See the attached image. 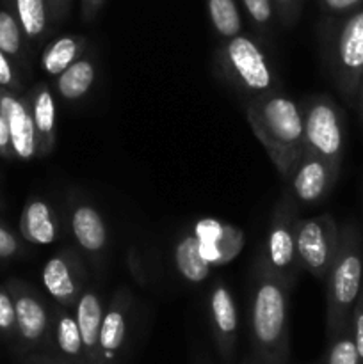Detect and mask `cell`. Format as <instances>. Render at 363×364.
I'll list each match as a JSON object with an SVG mask.
<instances>
[{"mask_svg": "<svg viewBox=\"0 0 363 364\" xmlns=\"http://www.w3.org/2000/svg\"><path fill=\"white\" fill-rule=\"evenodd\" d=\"M292 290L294 288L270 269L260 251L253 267L248 308L251 354L260 364H288V301Z\"/></svg>", "mask_w": 363, "mask_h": 364, "instance_id": "6da1fadb", "label": "cell"}, {"mask_svg": "<svg viewBox=\"0 0 363 364\" xmlns=\"http://www.w3.org/2000/svg\"><path fill=\"white\" fill-rule=\"evenodd\" d=\"M246 117L253 134L265 149L283 181L305 153L301 107L281 91L249 100Z\"/></svg>", "mask_w": 363, "mask_h": 364, "instance_id": "7a4b0ae2", "label": "cell"}, {"mask_svg": "<svg viewBox=\"0 0 363 364\" xmlns=\"http://www.w3.org/2000/svg\"><path fill=\"white\" fill-rule=\"evenodd\" d=\"M326 338L351 323L363 287L362 233L354 223L340 226L338 249L326 281Z\"/></svg>", "mask_w": 363, "mask_h": 364, "instance_id": "3957f363", "label": "cell"}, {"mask_svg": "<svg viewBox=\"0 0 363 364\" xmlns=\"http://www.w3.org/2000/svg\"><path fill=\"white\" fill-rule=\"evenodd\" d=\"M216 71L238 95L249 100L281 91L280 78L258 39L237 34L223 39L214 53Z\"/></svg>", "mask_w": 363, "mask_h": 364, "instance_id": "277c9868", "label": "cell"}, {"mask_svg": "<svg viewBox=\"0 0 363 364\" xmlns=\"http://www.w3.org/2000/svg\"><path fill=\"white\" fill-rule=\"evenodd\" d=\"M305 151L340 169L345 149L344 112L331 96H306L301 103Z\"/></svg>", "mask_w": 363, "mask_h": 364, "instance_id": "5b68a950", "label": "cell"}, {"mask_svg": "<svg viewBox=\"0 0 363 364\" xmlns=\"http://www.w3.org/2000/svg\"><path fill=\"white\" fill-rule=\"evenodd\" d=\"M326 63L338 92L356 107L363 75V7L349 13L331 36Z\"/></svg>", "mask_w": 363, "mask_h": 364, "instance_id": "8992f818", "label": "cell"}, {"mask_svg": "<svg viewBox=\"0 0 363 364\" xmlns=\"http://www.w3.org/2000/svg\"><path fill=\"white\" fill-rule=\"evenodd\" d=\"M299 219H301L299 205L288 194V191H283L270 215L265 245L260 249L270 269L283 277L292 288L298 283L301 272L298 249H295V231H298Z\"/></svg>", "mask_w": 363, "mask_h": 364, "instance_id": "52a82bcc", "label": "cell"}, {"mask_svg": "<svg viewBox=\"0 0 363 364\" xmlns=\"http://www.w3.org/2000/svg\"><path fill=\"white\" fill-rule=\"evenodd\" d=\"M340 226L331 213L298 220L295 249L301 270L312 274L315 279L326 281L338 249Z\"/></svg>", "mask_w": 363, "mask_h": 364, "instance_id": "ba28073f", "label": "cell"}, {"mask_svg": "<svg viewBox=\"0 0 363 364\" xmlns=\"http://www.w3.org/2000/svg\"><path fill=\"white\" fill-rule=\"evenodd\" d=\"M206 316L217 355L223 364H235L238 343V309L226 283L216 281L206 297Z\"/></svg>", "mask_w": 363, "mask_h": 364, "instance_id": "9c48e42d", "label": "cell"}, {"mask_svg": "<svg viewBox=\"0 0 363 364\" xmlns=\"http://www.w3.org/2000/svg\"><path fill=\"white\" fill-rule=\"evenodd\" d=\"M134 299L128 288L120 287L103 309L100 329V364H123L130 340Z\"/></svg>", "mask_w": 363, "mask_h": 364, "instance_id": "30bf717a", "label": "cell"}, {"mask_svg": "<svg viewBox=\"0 0 363 364\" xmlns=\"http://www.w3.org/2000/svg\"><path fill=\"white\" fill-rule=\"evenodd\" d=\"M43 287L53 302L73 309L82 291L88 288V272L80 255L73 247H66L52 256L43 267Z\"/></svg>", "mask_w": 363, "mask_h": 364, "instance_id": "8fae6325", "label": "cell"}, {"mask_svg": "<svg viewBox=\"0 0 363 364\" xmlns=\"http://www.w3.org/2000/svg\"><path fill=\"white\" fill-rule=\"evenodd\" d=\"M338 176L340 169L305 151L290 178L285 181V191H288L298 205H315L330 196L337 185Z\"/></svg>", "mask_w": 363, "mask_h": 364, "instance_id": "7c38bea8", "label": "cell"}, {"mask_svg": "<svg viewBox=\"0 0 363 364\" xmlns=\"http://www.w3.org/2000/svg\"><path fill=\"white\" fill-rule=\"evenodd\" d=\"M14 301L18 336L28 347H48L52 334V313L32 291H18Z\"/></svg>", "mask_w": 363, "mask_h": 364, "instance_id": "4fadbf2b", "label": "cell"}, {"mask_svg": "<svg viewBox=\"0 0 363 364\" xmlns=\"http://www.w3.org/2000/svg\"><path fill=\"white\" fill-rule=\"evenodd\" d=\"M0 114L9 128L11 148L14 155L21 160L34 159L38 155V139L31 109L14 96L0 95Z\"/></svg>", "mask_w": 363, "mask_h": 364, "instance_id": "5bb4252c", "label": "cell"}, {"mask_svg": "<svg viewBox=\"0 0 363 364\" xmlns=\"http://www.w3.org/2000/svg\"><path fill=\"white\" fill-rule=\"evenodd\" d=\"M70 230L78 249L88 252L93 259L102 256L109 244V231L102 213L89 203H77L71 210Z\"/></svg>", "mask_w": 363, "mask_h": 364, "instance_id": "9a60e30c", "label": "cell"}, {"mask_svg": "<svg viewBox=\"0 0 363 364\" xmlns=\"http://www.w3.org/2000/svg\"><path fill=\"white\" fill-rule=\"evenodd\" d=\"M50 348L53 355L66 364H88L84 343L73 309L56 304L52 311Z\"/></svg>", "mask_w": 363, "mask_h": 364, "instance_id": "2e32d148", "label": "cell"}, {"mask_svg": "<svg viewBox=\"0 0 363 364\" xmlns=\"http://www.w3.org/2000/svg\"><path fill=\"white\" fill-rule=\"evenodd\" d=\"M103 306L102 297L95 288H85L82 295L78 297L77 304H75L73 313L77 318L78 331H80L82 343H84L85 358L88 364H100V329H102V318H103Z\"/></svg>", "mask_w": 363, "mask_h": 364, "instance_id": "e0dca14e", "label": "cell"}, {"mask_svg": "<svg viewBox=\"0 0 363 364\" xmlns=\"http://www.w3.org/2000/svg\"><path fill=\"white\" fill-rule=\"evenodd\" d=\"M31 116L38 139V153L48 155L56 146L57 137V107L48 85H38L32 92Z\"/></svg>", "mask_w": 363, "mask_h": 364, "instance_id": "ac0fdd59", "label": "cell"}, {"mask_svg": "<svg viewBox=\"0 0 363 364\" xmlns=\"http://www.w3.org/2000/svg\"><path fill=\"white\" fill-rule=\"evenodd\" d=\"M21 231H23V237L32 244H53L59 237V220L52 206L41 199L28 203L21 217Z\"/></svg>", "mask_w": 363, "mask_h": 364, "instance_id": "d6986e66", "label": "cell"}, {"mask_svg": "<svg viewBox=\"0 0 363 364\" xmlns=\"http://www.w3.org/2000/svg\"><path fill=\"white\" fill-rule=\"evenodd\" d=\"M88 48V38L78 34H64L53 39L41 55V68L50 77H57L77 59H80Z\"/></svg>", "mask_w": 363, "mask_h": 364, "instance_id": "ffe728a7", "label": "cell"}, {"mask_svg": "<svg viewBox=\"0 0 363 364\" xmlns=\"http://www.w3.org/2000/svg\"><path fill=\"white\" fill-rule=\"evenodd\" d=\"M96 80V64L93 57L82 55L70 68L56 77L57 95L64 102H78L91 91Z\"/></svg>", "mask_w": 363, "mask_h": 364, "instance_id": "44dd1931", "label": "cell"}, {"mask_svg": "<svg viewBox=\"0 0 363 364\" xmlns=\"http://www.w3.org/2000/svg\"><path fill=\"white\" fill-rule=\"evenodd\" d=\"M178 272L191 283H201L209 277V262L201 252V245L194 237H185L178 242L174 251Z\"/></svg>", "mask_w": 363, "mask_h": 364, "instance_id": "7402d4cb", "label": "cell"}, {"mask_svg": "<svg viewBox=\"0 0 363 364\" xmlns=\"http://www.w3.org/2000/svg\"><path fill=\"white\" fill-rule=\"evenodd\" d=\"M209 20L221 39H230L242 34V14L237 0H205Z\"/></svg>", "mask_w": 363, "mask_h": 364, "instance_id": "603a6c76", "label": "cell"}, {"mask_svg": "<svg viewBox=\"0 0 363 364\" xmlns=\"http://www.w3.org/2000/svg\"><path fill=\"white\" fill-rule=\"evenodd\" d=\"M317 364H362L352 338L351 323L335 333L333 336L326 338V348Z\"/></svg>", "mask_w": 363, "mask_h": 364, "instance_id": "cb8c5ba5", "label": "cell"}, {"mask_svg": "<svg viewBox=\"0 0 363 364\" xmlns=\"http://www.w3.org/2000/svg\"><path fill=\"white\" fill-rule=\"evenodd\" d=\"M18 21L25 36L34 41L45 36L48 27V6L46 0H16Z\"/></svg>", "mask_w": 363, "mask_h": 364, "instance_id": "d4e9b609", "label": "cell"}, {"mask_svg": "<svg viewBox=\"0 0 363 364\" xmlns=\"http://www.w3.org/2000/svg\"><path fill=\"white\" fill-rule=\"evenodd\" d=\"M249 21L255 27L256 36L260 41L267 43L274 28L276 20V11H274L273 0H241Z\"/></svg>", "mask_w": 363, "mask_h": 364, "instance_id": "484cf974", "label": "cell"}, {"mask_svg": "<svg viewBox=\"0 0 363 364\" xmlns=\"http://www.w3.org/2000/svg\"><path fill=\"white\" fill-rule=\"evenodd\" d=\"M21 25L7 11H0V50L7 55H16L21 50Z\"/></svg>", "mask_w": 363, "mask_h": 364, "instance_id": "4316f807", "label": "cell"}, {"mask_svg": "<svg viewBox=\"0 0 363 364\" xmlns=\"http://www.w3.org/2000/svg\"><path fill=\"white\" fill-rule=\"evenodd\" d=\"M276 18L285 28H292L301 16L302 0H273Z\"/></svg>", "mask_w": 363, "mask_h": 364, "instance_id": "83f0119b", "label": "cell"}, {"mask_svg": "<svg viewBox=\"0 0 363 364\" xmlns=\"http://www.w3.org/2000/svg\"><path fill=\"white\" fill-rule=\"evenodd\" d=\"M351 329H352V338H354L356 348H358L359 363L363 364V287H362V291H359L358 301H356L354 309H352Z\"/></svg>", "mask_w": 363, "mask_h": 364, "instance_id": "f1b7e54d", "label": "cell"}, {"mask_svg": "<svg viewBox=\"0 0 363 364\" xmlns=\"http://www.w3.org/2000/svg\"><path fill=\"white\" fill-rule=\"evenodd\" d=\"M363 4V0H319V7L322 14L327 16H338V14L351 13L358 9Z\"/></svg>", "mask_w": 363, "mask_h": 364, "instance_id": "f546056e", "label": "cell"}, {"mask_svg": "<svg viewBox=\"0 0 363 364\" xmlns=\"http://www.w3.org/2000/svg\"><path fill=\"white\" fill-rule=\"evenodd\" d=\"M16 329V313H14V301L0 291V331Z\"/></svg>", "mask_w": 363, "mask_h": 364, "instance_id": "4dcf8cb0", "label": "cell"}, {"mask_svg": "<svg viewBox=\"0 0 363 364\" xmlns=\"http://www.w3.org/2000/svg\"><path fill=\"white\" fill-rule=\"evenodd\" d=\"M18 247L20 245H18L16 237L6 228L0 226V258H9V256L16 255Z\"/></svg>", "mask_w": 363, "mask_h": 364, "instance_id": "1f68e13d", "label": "cell"}, {"mask_svg": "<svg viewBox=\"0 0 363 364\" xmlns=\"http://www.w3.org/2000/svg\"><path fill=\"white\" fill-rule=\"evenodd\" d=\"M48 6V16L56 21H63L70 13L71 0H46Z\"/></svg>", "mask_w": 363, "mask_h": 364, "instance_id": "d6a6232c", "label": "cell"}, {"mask_svg": "<svg viewBox=\"0 0 363 364\" xmlns=\"http://www.w3.org/2000/svg\"><path fill=\"white\" fill-rule=\"evenodd\" d=\"M105 0H80V18L89 23L96 18V14L100 13V9L103 7Z\"/></svg>", "mask_w": 363, "mask_h": 364, "instance_id": "836d02e7", "label": "cell"}, {"mask_svg": "<svg viewBox=\"0 0 363 364\" xmlns=\"http://www.w3.org/2000/svg\"><path fill=\"white\" fill-rule=\"evenodd\" d=\"M14 84V71L11 66L9 59H7V53H4L0 50V85L7 87V85Z\"/></svg>", "mask_w": 363, "mask_h": 364, "instance_id": "e575fe53", "label": "cell"}, {"mask_svg": "<svg viewBox=\"0 0 363 364\" xmlns=\"http://www.w3.org/2000/svg\"><path fill=\"white\" fill-rule=\"evenodd\" d=\"M11 148V137H9V128H7V123L6 119H4V116L0 114V151L2 153H7Z\"/></svg>", "mask_w": 363, "mask_h": 364, "instance_id": "d590c367", "label": "cell"}, {"mask_svg": "<svg viewBox=\"0 0 363 364\" xmlns=\"http://www.w3.org/2000/svg\"><path fill=\"white\" fill-rule=\"evenodd\" d=\"M356 109H358L359 121H362V123H363V75H362V84H359L358 100H356Z\"/></svg>", "mask_w": 363, "mask_h": 364, "instance_id": "8d00e7d4", "label": "cell"}, {"mask_svg": "<svg viewBox=\"0 0 363 364\" xmlns=\"http://www.w3.org/2000/svg\"><path fill=\"white\" fill-rule=\"evenodd\" d=\"M36 364H66V363L57 359L56 355H43V358H38V363Z\"/></svg>", "mask_w": 363, "mask_h": 364, "instance_id": "74e56055", "label": "cell"}, {"mask_svg": "<svg viewBox=\"0 0 363 364\" xmlns=\"http://www.w3.org/2000/svg\"><path fill=\"white\" fill-rule=\"evenodd\" d=\"M192 364H214V363L210 361V358L205 354V352H198V354H194Z\"/></svg>", "mask_w": 363, "mask_h": 364, "instance_id": "f35d334b", "label": "cell"}, {"mask_svg": "<svg viewBox=\"0 0 363 364\" xmlns=\"http://www.w3.org/2000/svg\"><path fill=\"white\" fill-rule=\"evenodd\" d=\"M241 364H260V363L253 358V354H248V355H244V359H242Z\"/></svg>", "mask_w": 363, "mask_h": 364, "instance_id": "ab89813d", "label": "cell"}, {"mask_svg": "<svg viewBox=\"0 0 363 364\" xmlns=\"http://www.w3.org/2000/svg\"><path fill=\"white\" fill-rule=\"evenodd\" d=\"M313 364H317V363H313Z\"/></svg>", "mask_w": 363, "mask_h": 364, "instance_id": "60d3db41", "label": "cell"}]
</instances>
